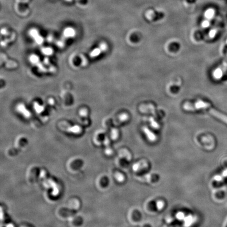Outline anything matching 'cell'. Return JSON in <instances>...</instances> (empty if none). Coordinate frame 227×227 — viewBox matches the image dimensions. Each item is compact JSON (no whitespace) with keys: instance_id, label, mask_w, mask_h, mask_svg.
<instances>
[{"instance_id":"6da1fadb","label":"cell","mask_w":227,"mask_h":227,"mask_svg":"<svg viewBox=\"0 0 227 227\" xmlns=\"http://www.w3.org/2000/svg\"><path fill=\"white\" fill-rule=\"evenodd\" d=\"M183 108L186 110L193 111L197 110H207L212 115L220 119L222 121L227 124V116L224 115L221 112L212 108L211 105L207 102L199 100L193 103H186L184 104Z\"/></svg>"},{"instance_id":"7a4b0ae2","label":"cell","mask_w":227,"mask_h":227,"mask_svg":"<svg viewBox=\"0 0 227 227\" xmlns=\"http://www.w3.org/2000/svg\"><path fill=\"white\" fill-rule=\"evenodd\" d=\"M227 71V56L223 63L212 73V76L216 79H219L224 76Z\"/></svg>"},{"instance_id":"3957f363","label":"cell","mask_w":227,"mask_h":227,"mask_svg":"<svg viewBox=\"0 0 227 227\" xmlns=\"http://www.w3.org/2000/svg\"><path fill=\"white\" fill-rule=\"evenodd\" d=\"M29 33L32 38L34 39L36 43H37L38 44L43 43V38L40 36L38 30H36V29H32L30 30Z\"/></svg>"},{"instance_id":"277c9868","label":"cell","mask_w":227,"mask_h":227,"mask_svg":"<svg viewBox=\"0 0 227 227\" xmlns=\"http://www.w3.org/2000/svg\"><path fill=\"white\" fill-rule=\"evenodd\" d=\"M63 33L66 38H73L75 35V30L72 28H67L64 30Z\"/></svg>"},{"instance_id":"5b68a950","label":"cell","mask_w":227,"mask_h":227,"mask_svg":"<svg viewBox=\"0 0 227 227\" xmlns=\"http://www.w3.org/2000/svg\"><path fill=\"white\" fill-rule=\"evenodd\" d=\"M143 131L145 132V133L146 134L147 136L149 138L150 140H155V136L154 135V134H152V132L150 131V129L148 128L144 127L143 128Z\"/></svg>"},{"instance_id":"8992f818","label":"cell","mask_w":227,"mask_h":227,"mask_svg":"<svg viewBox=\"0 0 227 227\" xmlns=\"http://www.w3.org/2000/svg\"><path fill=\"white\" fill-rule=\"evenodd\" d=\"M102 52V50H100V48H95L93 51H92V52L90 53V56L93 57H96V56H98Z\"/></svg>"},{"instance_id":"52a82bcc","label":"cell","mask_w":227,"mask_h":227,"mask_svg":"<svg viewBox=\"0 0 227 227\" xmlns=\"http://www.w3.org/2000/svg\"><path fill=\"white\" fill-rule=\"evenodd\" d=\"M150 122L151 125H152V127H154V128L158 127V124H157V123H156V121H155L154 119L153 118H152V117L150 118Z\"/></svg>"},{"instance_id":"ba28073f","label":"cell","mask_w":227,"mask_h":227,"mask_svg":"<svg viewBox=\"0 0 227 227\" xmlns=\"http://www.w3.org/2000/svg\"><path fill=\"white\" fill-rule=\"evenodd\" d=\"M100 50H102V52H104L107 50V46L106 45V44L103 43L100 45Z\"/></svg>"},{"instance_id":"9c48e42d","label":"cell","mask_w":227,"mask_h":227,"mask_svg":"<svg viewBox=\"0 0 227 227\" xmlns=\"http://www.w3.org/2000/svg\"><path fill=\"white\" fill-rule=\"evenodd\" d=\"M128 118V115H127V114H122V115L121 116L120 119H121V121H126V120Z\"/></svg>"},{"instance_id":"30bf717a","label":"cell","mask_w":227,"mask_h":227,"mask_svg":"<svg viewBox=\"0 0 227 227\" xmlns=\"http://www.w3.org/2000/svg\"><path fill=\"white\" fill-rule=\"evenodd\" d=\"M43 51V53H45V54H50L52 53V50L49 48H44V50Z\"/></svg>"},{"instance_id":"8fae6325","label":"cell","mask_w":227,"mask_h":227,"mask_svg":"<svg viewBox=\"0 0 227 227\" xmlns=\"http://www.w3.org/2000/svg\"><path fill=\"white\" fill-rule=\"evenodd\" d=\"M66 1H71V0H66Z\"/></svg>"},{"instance_id":"7c38bea8","label":"cell","mask_w":227,"mask_h":227,"mask_svg":"<svg viewBox=\"0 0 227 227\" xmlns=\"http://www.w3.org/2000/svg\"></svg>"}]
</instances>
